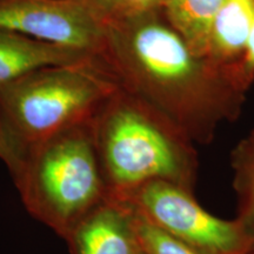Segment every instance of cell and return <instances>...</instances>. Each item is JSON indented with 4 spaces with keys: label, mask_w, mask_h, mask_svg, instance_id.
I'll return each instance as SVG.
<instances>
[{
    "label": "cell",
    "mask_w": 254,
    "mask_h": 254,
    "mask_svg": "<svg viewBox=\"0 0 254 254\" xmlns=\"http://www.w3.org/2000/svg\"><path fill=\"white\" fill-rule=\"evenodd\" d=\"M118 87L97 55L37 69L0 87V134L11 154V173L28 152L92 122Z\"/></svg>",
    "instance_id": "3"
},
{
    "label": "cell",
    "mask_w": 254,
    "mask_h": 254,
    "mask_svg": "<svg viewBox=\"0 0 254 254\" xmlns=\"http://www.w3.org/2000/svg\"><path fill=\"white\" fill-rule=\"evenodd\" d=\"M12 176L30 214L64 239L107 196L92 122L28 152Z\"/></svg>",
    "instance_id": "4"
},
{
    "label": "cell",
    "mask_w": 254,
    "mask_h": 254,
    "mask_svg": "<svg viewBox=\"0 0 254 254\" xmlns=\"http://www.w3.org/2000/svg\"><path fill=\"white\" fill-rule=\"evenodd\" d=\"M253 18L254 0H225L209 31L206 53L218 65L241 73L245 79L241 64Z\"/></svg>",
    "instance_id": "9"
},
{
    "label": "cell",
    "mask_w": 254,
    "mask_h": 254,
    "mask_svg": "<svg viewBox=\"0 0 254 254\" xmlns=\"http://www.w3.org/2000/svg\"><path fill=\"white\" fill-rule=\"evenodd\" d=\"M92 128L107 195L118 198L154 180L193 192L199 168L194 142L140 98L118 87L98 110Z\"/></svg>",
    "instance_id": "2"
},
{
    "label": "cell",
    "mask_w": 254,
    "mask_h": 254,
    "mask_svg": "<svg viewBox=\"0 0 254 254\" xmlns=\"http://www.w3.org/2000/svg\"><path fill=\"white\" fill-rule=\"evenodd\" d=\"M245 141H246L247 144H249L250 146H252V147L254 148V131H253L252 133H251L249 138L245 139Z\"/></svg>",
    "instance_id": "16"
},
{
    "label": "cell",
    "mask_w": 254,
    "mask_h": 254,
    "mask_svg": "<svg viewBox=\"0 0 254 254\" xmlns=\"http://www.w3.org/2000/svg\"><path fill=\"white\" fill-rule=\"evenodd\" d=\"M233 187L237 194V218L249 245V254H254V148L243 140L232 153Z\"/></svg>",
    "instance_id": "11"
},
{
    "label": "cell",
    "mask_w": 254,
    "mask_h": 254,
    "mask_svg": "<svg viewBox=\"0 0 254 254\" xmlns=\"http://www.w3.org/2000/svg\"><path fill=\"white\" fill-rule=\"evenodd\" d=\"M103 24L118 23L161 8L164 0H81Z\"/></svg>",
    "instance_id": "13"
},
{
    "label": "cell",
    "mask_w": 254,
    "mask_h": 254,
    "mask_svg": "<svg viewBox=\"0 0 254 254\" xmlns=\"http://www.w3.org/2000/svg\"><path fill=\"white\" fill-rule=\"evenodd\" d=\"M0 30L91 55L104 37L103 24L81 0H0Z\"/></svg>",
    "instance_id": "6"
},
{
    "label": "cell",
    "mask_w": 254,
    "mask_h": 254,
    "mask_svg": "<svg viewBox=\"0 0 254 254\" xmlns=\"http://www.w3.org/2000/svg\"><path fill=\"white\" fill-rule=\"evenodd\" d=\"M97 56L119 87L198 144L211 142L222 123L238 118L251 86L241 73L196 55L161 8L105 25Z\"/></svg>",
    "instance_id": "1"
},
{
    "label": "cell",
    "mask_w": 254,
    "mask_h": 254,
    "mask_svg": "<svg viewBox=\"0 0 254 254\" xmlns=\"http://www.w3.org/2000/svg\"><path fill=\"white\" fill-rule=\"evenodd\" d=\"M94 56L0 30V87L49 66L80 62Z\"/></svg>",
    "instance_id": "8"
},
{
    "label": "cell",
    "mask_w": 254,
    "mask_h": 254,
    "mask_svg": "<svg viewBox=\"0 0 254 254\" xmlns=\"http://www.w3.org/2000/svg\"><path fill=\"white\" fill-rule=\"evenodd\" d=\"M71 254H140L131 206L107 195L68 237Z\"/></svg>",
    "instance_id": "7"
},
{
    "label": "cell",
    "mask_w": 254,
    "mask_h": 254,
    "mask_svg": "<svg viewBox=\"0 0 254 254\" xmlns=\"http://www.w3.org/2000/svg\"><path fill=\"white\" fill-rule=\"evenodd\" d=\"M140 254H144V253H142V252H140Z\"/></svg>",
    "instance_id": "17"
},
{
    "label": "cell",
    "mask_w": 254,
    "mask_h": 254,
    "mask_svg": "<svg viewBox=\"0 0 254 254\" xmlns=\"http://www.w3.org/2000/svg\"><path fill=\"white\" fill-rule=\"evenodd\" d=\"M131 208L136 239L144 254H200L194 249L155 227L132 206Z\"/></svg>",
    "instance_id": "12"
},
{
    "label": "cell",
    "mask_w": 254,
    "mask_h": 254,
    "mask_svg": "<svg viewBox=\"0 0 254 254\" xmlns=\"http://www.w3.org/2000/svg\"><path fill=\"white\" fill-rule=\"evenodd\" d=\"M118 199L200 254H249V245L236 219L225 220L211 214L196 201L193 192L176 184L148 182Z\"/></svg>",
    "instance_id": "5"
},
{
    "label": "cell",
    "mask_w": 254,
    "mask_h": 254,
    "mask_svg": "<svg viewBox=\"0 0 254 254\" xmlns=\"http://www.w3.org/2000/svg\"><path fill=\"white\" fill-rule=\"evenodd\" d=\"M224 2L225 0H164L161 11L190 49L196 55L206 56L209 31Z\"/></svg>",
    "instance_id": "10"
},
{
    "label": "cell",
    "mask_w": 254,
    "mask_h": 254,
    "mask_svg": "<svg viewBox=\"0 0 254 254\" xmlns=\"http://www.w3.org/2000/svg\"><path fill=\"white\" fill-rule=\"evenodd\" d=\"M241 66H243V72L246 79L250 82H252L254 80V18Z\"/></svg>",
    "instance_id": "14"
},
{
    "label": "cell",
    "mask_w": 254,
    "mask_h": 254,
    "mask_svg": "<svg viewBox=\"0 0 254 254\" xmlns=\"http://www.w3.org/2000/svg\"><path fill=\"white\" fill-rule=\"evenodd\" d=\"M0 159H1L2 161L6 164V166L8 168L11 167L12 165V159H11V154H9V152L7 150V147H6L4 140H2V136L0 134Z\"/></svg>",
    "instance_id": "15"
}]
</instances>
